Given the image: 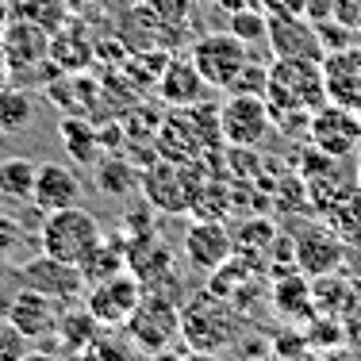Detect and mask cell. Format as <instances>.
Masks as SVG:
<instances>
[{"mask_svg": "<svg viewBox=\"0 0 361 361\" xmlns=\"http://www.w3.org/2000/svg\"><path fill=\"white\" fill-rule=\"evenodd\" d=\"M265 27H269V16L262 12L257 4L250 8H238V12H231V31H235L243 42H250V47H257V42H265Z\"/></svg>", "mask_w": 361, "mask_h": 361, "instance_id": "27", "label": "cell"}, {"mask_svg": "<svg viewBox=\"0 0 361 361\" xmlns=\"http://www.w3.org/2000/svg\"><path fill=\"white\" fill-rule=\"evenodd\" d=\"M307 139H312V146L323 158L346 161L361 146V111L326 100V104L315 108L312 119H307Z\"/></svg>", "mask_w": 361, "mask_h": 361, "instance_id": "8", "label": "cell"}, {"mask_svg": "<svg viewBox=\"0 0 361 361\" xmlns=\"http://www.w3.org/2000/svg\"><path fill=\"white\" fill-rule=\"evenodd\" d=\"M20 243H23V227H20L12 216H8V212H0V257L12 254Z\"/></svg>", "mask_w": 361, "mask_h": 361, "instance_id": "30", "label": "cell"}, {"mask_svg": "<svg viewBox=\"0 0 361 361\" xmlns=\"http://www.w3.org/2000/svg\"><path fill=\"white\" fill-rule=\"evenodd\" d=\"M123 269H127V238H111V235L100 238V246L81 262L85 285H97V281L116 277V273H123Z\"/></svg>", "mask_w": 361, "mask_h": 361, "instance_id": "23", "label": "cell"}, {"mask_svg": "<svg viewBox=\"0 0 361 361\" xmlns=\"http://www.w3.org/2000/svg\"><path fill=\"white\" fill-rule=\"evenodd\" d=\"M127 269L142 281V288L169 292V285H177V277H173V250H169L154 231L127 238Z\"/></svg>", "mask_w": 361, "mask_h": 361, "instance_id": "13", "label": "cell"}, {"mask_svg": "<svg viewBox=\"0 0 361 361\" xmlns=\"http://www.w3.org/2000/svg\"><path fill=\"white\" fill-rule=\"evenodd\" d=\"M20 361H62V354H54V350H27Z\"/></svg>", "mask_w": 361, "mask_h": 361, "instance_id": "33", "label": "cell"}, {"mask_svg": "<svg viewBox=\"0 0 361 361\" xmlns=\"http://www.w3.org/2000/svg\"><path fill=\"white\" fill-rule=\"evenodd\" d=\"M146 8L154 12V20H158L161 27H180V23H188L192 0H146Z\"/></svg>", "mask_w": 361, "mask_h": 361, "instance_id": "28", "label": "cell"}, {"mask_svg": "<svg viewBox=\"0 0 361 361\" xmlns=\"http://www.w3.org/2000/svg\"><path fill=\"white\" fill-rule=\"evenodd\" d=\"M150 361H185V354H177V350H154V354H150Z\"/></svg>", "mask_w": 361, "mask_h": 361, "instance_id": "34", "label": "cell"}, {"mask_svg": "<svg viewBox=\"0 0 361 361\" xmlns=\"http://www.w3.org/2000/svg\"><path fill=\"white\" fill-rule=\"evenodd\" d=\"M77 361H131V346H123L111 334H100L85 354H77Z\"/></svg>", "mask_w": 361, "mask_h": 361, "instance_id": "29", "label": "cell"}, {"mask_svg": "<svg viewBox=\"0 0 361 361\" xmlns=\"http://www.w3.org/2000/svg\"><path fill=\"white\" fill-rule=\"evenodd\" d=\"M265 100H269V108H273V119L277 116H312L315 108L326 104L323 62H307V58H273Z\"/></svg>", "mask_w": 361, "mask_h": 361, "instance_id": "1", "label": "cell"}, {"mask_svg": "<svg viewBox=\"0 0 361 361\" xmlns=\"http://www.w3.org/2000/svg\"><path fill=\"white\" fill-rule=\"evenodd\" d=\"M58 334H62L66 350L77 357V354H85V350H89L100 334H104V326L97 323V315H92L89 307H77V312L66 307V312L58 315Z\"/></svg>", "mask_w": 361, "mask_h": 361, "instance_id": "24", "label": "cell"}, {"mask_svg": "<svg viewBox=\"0 0 361 361\" xmlns=\"http://www.w3.org/2000/svg\"><path fill=\"white\" fill-rule=\"evenodd\" d=\"M265 47H269V58H307V62H323V54H326L319 27H315L304 12L269 16Z\"/></svg>", "mask_w": 361, "mask_h": 361, "instance_id": "10", "label": "cell"}, {"mask_svg": "<svg viewBox=\"0 0 361 361\" xmlns=\"http://www.w3.org/2000/svg\"><path fill=\"white\" fill-rule=\"evenodd\" d=\"M20 16L31 23H39L42 31H50L54 35L58 27H66L70 23V4L66 0H20Z\"/></svg>", "mask_w": 361, "mask_h": 361, "instance_id": "26", "label": "cell"}, {"mask_svg": "<svg viewBox=\"0 0 361 361\" xmlns=\"http://www.w3.org/2000/svg\"><path fill=\"white\" fill-rule=\"evenodd\" d=\"M20 281L27 288H39L42 296L58 300V304H73L77 296H85V277H81V265H66L50 254L31 257L27 265L20 269Z\"/></svg>", "mask_w": 361, "mask_h": 361, "instance_id": "12", "label": "cell"}, {"mask_svg": "<svg viewBox=\"0 0 361 361\" xmlns=\"http://www.w3.org/2000/svg\"><path fill=\"white\" fill-rule=\"evenodd\" d=\"M92 39L85 35V27L70 16V23L66 27H58L54 35H50V62H54L58 73H81L85 66L92 62Z\"/></svg>", "mask_w": 361, "mask_h": 361, "instance_id": "19", "label": "cell"}, {"mask_svg": "<svg viewBox=\"0 0 361 361\" xmlns=\"http://www.w3.org/2000/svg\"><path fill=\"white\" fill-rule=\"evenodd\" d=\"M139 177H142V169L135 166L131 158H123V154H111V158L97 161V188L104 196H111V200L131 196L135 188H139Z\"/></svg>", "mask_w": 361, "mask_h": 361, "instance_id": "21", "label": "cell"}, {"mask_svg": "<svg viewBox=\"0 0 361 361\" xmlns=\"http://www.w3.org/2000/svg\"><path fill=\"white\" fill-rule=\"evenodd\" d=\"M223 8H227V12H238V8H250L254 0H219Z\"/></svg>", "mask_w": 361, "mask_h": 361, "instance_id": "36", "label": "cell"}, {"mask_svg": "<svg viewBox=\"0 0 361 361\" xmlns=\"http://www.w3.org/2000/svg\"><path fill=\"white\" fill-rule=\"evenodd\" d=\"M238 334V312L227 296L204 288L188 304H180V342L200 354H219Z\"/></svg>", "mask_w": 361, "mask_h": 361, "instance_id": "2", "label": "cell"}, {"mask_svg": "<svg viewBox=\"0 0 361 361\" xmlns=\"http://www.w3.org/2000/svg\"><path fill=\"white\" fill-rule=\"evenodd\" d=\"M185 361H219V354H200V350H188Z\"/></svg>", "mask_w": 361, "mask_h": 361, "instance_id": "35", "label": "cell"}, {"mask_svg": "<svg viewBox=\"0 0 361 361\" xmlns=\"http://www.w3.org/2000/svg\"><path fill=\"white\" fill-rule=\"evenodd\" d=\"M142 292H146L142 281L135 277L131 269H123V273H116V277H104V281L85 288V307L97 315V323L104 326V331H116V326H123L131 319V312L142 300Z\"/></svg>", "mask_w": 361, "mask_h": 361, "instance_id": "9", "label": "cell"}, {"mask_svg": "<svg viewBox=\"0 0 361 361\" xmlns=\"http://www.w3.org/2000/svg\"><path fill=\"white\" fill-rule=\"evenodd\" d=\"M250 42H243L235 35V31H212V35L196 39L192 42V66L200 70V77L208 81V89H227L238 81V73L246 70V62H250Z\"/></svg>", "mask_w": 361, "mask_h": 361, "instance_id": "5", "label": "cell"}, {"mask_svg": "<svg viewBox=\"0 0 361 361\" xmlns=\"http://www.w3.org/2000/svg\"><path fill=\"white\" fill-rule=\"evenodd\" d=\"M39 116V104L23 85H0V131L16 135V131H27Z\"/></svg>", "mask_w": 361, "mask_h": 361, "instance_id": "22", "label": "cell"}, {"mask_svg": "<svg viewBox=\"0 0 361 361\" xmlns=\"http://www.w3.org/2000/svg\"><path fill=\"white\" fill-rule=\"evenodd\" d=\"M334 20L346 23V27L361 39V0H334Z\"/></svg>", "mask_w": 361, "mask_h": 361, "instance_id": "31", "label": "cell"}, {"mask_svg": "<svg viewBox=\"0 0 361 361\" xmlns=\"http://www.w3.org/2000/svg\"><path fill=\"white\" fill-rule=\"evenodd\" d=\"M31 204L39 212H62L81 204V180L70 166L62 161H42L35 173V192H31Z\"/></svg>", "mask_w": 361, "mask_h": 361, "instance_id": "16", "label": "cell"}, {"mask_svg": "<svg viewBox=\"0 0 361 361\" xmlns=\"http://www.w3.org/2000/svg\"><path fill=\"white\" fill-rule=\"evenodd\" d=\"M58 135H62V146L66 154L77 161V166H97L100 161V127L92 123L89 116H66L58 123Z\"/></svg>", "mask_w": 361, "mask_h": 361, "instance_id": "20", "label": "cell"}, {"mask_svg": "<svg viewBox=\"0 0 361 361\" xmlns=\"http://www.w3.org/2000/svg\"><path fill=\"white\" fill-rule=\"evenodd\" d=\"M58 315H62L58 300L42 296L39 288H27V285L8 304V326L20 338H50V334H58Z\"/></svg>", "mask_w": 361, "mask_h": 361, "instance_id": "15", "label": "cell"}, {"mask_svg": "<svg viewBox=\"0 0 361 361\" xmlns=\"http://www.w3.org/2000/svg\"><path fill=\"white\" fill-rule=\"evenodd\" d=\"M127 338L135 342L139 350L154 354V350H166L169 342L180 338V307L173 304L169 292H158V288H146L142 300L135 304L131 319L123 323Z\"/></svg>", "mask_w": 361, "mask_h": 361, "instance_id": "4", "label": "cell"}, {"mask_svg": "<svg viewBox=\"0 0 361 361\" xmlns=\"http://www.w3.org/2000/svg\"><path fill=\"white\" fill-rule=\"evenodd\" d=\"M39 166L31 158H4L0 161V200H31Z\"/></svg>", "mask_w": 361, "mask_h": 361, "instance_id": "25", "label": "cell"}, {"mask_svg": "<svg viewBox=\"0 0 361 361\" xmlns=\"http://www.w3.org/2000/svg\"><path fill=\"white\" fill-rule=\"evenodd\" d=\"M223 146H257L273 131V108L257 92H231L219 104Z\"/></svg>", "mask_w": 361, "mask_h": 361, "instance_id": "6", "label": "cell"}, {"mask_svg": "<svg viewBox=\"0 0 361 361\" xmlns=\"http://www.w3.org/2000/svg\"><path fill=\"white\" fill-rule=\"evenodd\" d=\"M296 262L312 277L331 273L342 262V238L326 227H307L304 235H296Z\"/></svg>", "mask_w": 361, "mask_h": 361, "instance_id": "18", "label": "cell"}, {"mask_svg": "<svg viewBox=\"0 0 361 361\" xmlns=\"http://www.w3.org/2000/svg\"><path fill=\"white\" fill-rule=\"evenodd\" d=\"M323 77H326V100L361 111V39H354L342 50H326Z\"/></svg>", "mask_w": 361, "mask_h": 361, "instance_id": "14", "label": "cell"}, {"mask_svg": "<svg viewBox=\"0 0 361 361\" xmlns=\"http://www.w3.org/2000/svg\"><path fill=\"white\" fill-rule=\"evenodd\" d=\"M100 238H104L100 219L92 216V212L77 208V204L73 208H62V212H47L42 231H39L42 254L58 257V262H66V265H81L85 257L100 246Z\"/></svg>", "mask_w": 361, "mask_h": 361, "instance_id": "3", "label": "cell"}, {"mask_svg": "<svg viewBox=\"0 0 361 361\" xmlns=\"http://www.w3.org/2000/svg\"><path fill=\"white\" fill-rule=\"evenodd\" d=\"M66 4H70V12L77 16V12H81V8H85V4H89V0H66Z\"/></svg>", "mask_w": 361, "mask_h": 361, "instance_id": "37", "label": "cell"}, {"mask_svg": "<svg viewBox=\"0 0 361 361\" xmlns=\"http://www.w3.org/2000/svg\"><path fill=\"white\" fill-rule=\"evenodd\" d=\"M265 16H277V12H304L307 0H254Z\"/></svg>", "mask_w": 361, "mask_h": 361, "instance_id": "32", "label": "cell"}, {"mask_svg": "<svg viewBox=\"0 0 361 361\" xmlns=\"http://www.w3.org/2000/svg\"><path fill=\"white\" fill-rule=\"evenodd\" d=\"M158 92L169 108H188V104H200L208 97V81L192 66V58H169L166 70L158 77Z\"/></svg>", "mask_w": 361, "mask_h": 361, "instance_id": "17", "label": "cell"}, {"mask_svg": "<svg viewBox=\"0 0 361 361\" xmlns=\"http://www.w3.org/2000/svg\"><path fill=\"white\" fill-rule=\"evenodd\" d=\"M180 250H185L192 269L216 273L219 265H227L231 257H235V231H231L223 219H196L192 227L185 231Z\"/></svg>", "mask_w": 361, "mask_h": 361, "instance_id": "11", "label": "cell"}, {"mask_svg": "<svg viewBox=\"0 0 361 361\" xmlns=\"http://www.w3.org/2000/svg\"><path fill=\"white\" fill-rule=\"evenodd\" d=\"M0 50H4L8 58V73H12V81H23L27 73H39V70H54V62H50V31H42L39 23L23 20V16H16L12 23H4V31H0Z\"/></svg>", "mask_w": 361, "mask_h": 361, "instance_id": "7", "label": "cell"}]
</instances>
